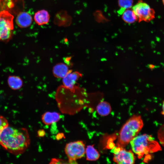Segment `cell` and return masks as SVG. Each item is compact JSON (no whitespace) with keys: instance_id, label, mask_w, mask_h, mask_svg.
I'll return each instance as SVG.
<instances>
[{"instance_id":"cell-1","label":"cell","mask_w":164,"mask_h":164,"mask_svg":"<svg viewBox=\"0 0 164 164\" xmlns=\"http://www.w3.org/2000/svg\"><path fill=\"white\" fill-rule=\"evenodd\" d=\"M30 142L28 131L25 128H18L8 126L0 135V145L5 150L15 155L23 153Z\"/></svg>"},{"instance_id":"cell-2","label":"cell","mask_w":164,"mask_h":164,"mask_svg":"<svg viewBox=\"0 0 164 164\" xmlns=\"http://www.w3.org/2000/svg\"><path fill=\"white\" fill-rule=\"evenodd\" d=\"M143 126L140 116L134 115L129 118L122 126L119 133L117 146L125 147L137 136Z\"/></svg>"},{"instance_id":"cell-3","label":"cell","mask_w":164,"mask_h":164,"mask_svg":"<svg viewBox=\"0 0 164 164\" xmlns=\"http://www.w3.org/2000/svg\"><path fill=\"white\" fill-rule=\"evenodd\" d=\"M81 89L75 86L73 88H67L63 85L58 89L56 95V98L59 107L64 112L72 113L73 106L80 104V91ZM75 109V108H74Z\"/></svg>"},{"instance_id":"cell-4","label":"cell","mask_w":164,"mask_h":164,"mask_svg":"<svg viewBox=\"0 0 164 164\" xmlns=\"http://www.w3.org/2000/svg\"><path fill=\"white\" fill-rule=\"evenodd\" d=\"M130 143L132 151L139 158L160 149L159 145L153 137L146 134L137 135Z\"/></svg>"},{"instance_id":"cell-5","label":"cell","mask_w":164,"mask_h":164,"mask_svg":"<svg viewBox=\"0 0 164 164\" xmlns=\"http://www.w3.org/2000/svg\"><path fill=\"white\" fill-rule=\"evenodd\" d=\"M85 145L83 141L78 140L66 144L64 151L69 163L75 164L77 160L81 158L85 154Z\"/></svg>"},{"instance_id":"cell-6","label":"cell","mask_w":164,"mask_h":164,"mask_svg":"<svg viewBox=\"0 0 164 164\" xmlns=\"http://www.w3.org/2000/svg\"><path fill=\"white\" fill-rule=\"evenodd\" d=\"M13 16L7 11L0 12V41H8L13 29Z\"/></svg>"},{"instance_id":"cell-7","label":"cell","mask_w":164,"mask_h":164,"mask_svg":"<svg viewBox=\"0 0 164 164\" xmlns=\"http://www.w3.org/2000/svg\"><path fill=\"white\" fill-rule=\"evenodd\" d=\"M138 22H149L153 20L155 16V12L149 5L142 0L138 2L132 8Z\"/></svg>"},{"instance_id":"cell-8","label":"cell","mask_w":164,"mask_h":164,"mask_svg":"<svg viewBox=\"0 0 164 164\" xmlns=\"http://www.w3.org/2000/svg\"><path fill=\"white\" fill-rule=\"evenodd\" d=\"M111 152L114 154V161L118 164H132L135 162V158L132 151L117 146Z\"/></svg>"},{"instance_id":"cell-9","label":"cell","mask_w":164,"mask_h":164,"mask_svg":"<svg viewBox=\"0 0 164 164\" xmlns=\"http://www.w3.org/2000/svg\"><path fill=\"white\" fill-rule=\"evenodd\" d=\"M82 76V74L79 72H72L70 70L63 79V85L68 88H73L75 86L77 81Z\"/></svg>"},{"instance_id":"cell-10","label":"cell","mask_w":164,"mask_h":164,"mask_svg":"<svg viewBox=\"0 0 164 164\" xmlns=\"http://www.w3.org/2000/svg\"><path fill=\"white\" fill-rule=\"evenodd\" d=\"M32 18L31 15L27 12H22L17 15L16 22L19 27L25 28L30 26L32 22Z\"/></svg>"},{"instance_id":"cell-11","label":"cell","mask_w":164,"mask_h":164,"mask_svg":"<svg viewBox=\"0 0 164 164\" xmlns=\"http://www.w3.org/2000/svg\"><path fill=\"white\" fill-rule=\"evenodd\" d=\"M68 66L65 64L59 63L53 67V73L54 76L56 78H63L70 71Z\"/></svg>"},{"instance_id":"cell-12","label":"cell","mask_w":164,"mask_h":164,"mask_svg":"<svg viewBox=\"0 0 164 164\" xmlns=\"http://www.w3.org/2000/svg\"><path fill=\"white\" fill-rule=\"evenodd\" d=\"M50 19V15L48 12L44 9L37 12L34 15V20L38 25H45L48 23Z\"/></svg>"},{"instance_id":"cell-13","label":"cell","mask_w":164,"mask_h":164,"mask_svg":"<svg viewBox=\"0 0 164 164\" xmlns=\"http://www.w3.org/2000/svg\"><path fill=\"white\" fill-rule=\"evenodd\" d=\"M60 115L58 113L54 112H46L42 115L41 120L45 125H50L58 121L60 119Z\"/></svg>"},{"instance_id":"cell-14","label":"cell","mask_w":164,"mask_h":164,"mask_svg":"<svg viewBox=\"0 0 164 164\" xmlns=\"http://www.w3.org/2000/svg\"><path fill=\"white\" fill-rule=\"evenodd\" d=\"M7 82L9 87L13 90L20 89L23 85L22 79L19 77L15 75L9 76L8 77Z\"/></svg>"},{"instance_id":"cell-15","label":"cell","mask_w":164,"mask_h":164,"mask_svg":"<svg viewBox=\"0 0 164 164\" xmlns=\"http://www.w3.org/2000/svg\"><path fill=\"white\" fill-rule=\"evenodd\" d=\"M121 15L122 19L126 23L132 24L137 21L136 16L131 8L125 10Z\"/></svg>"},{"instance_id":"cell-16","label":"cell","mask_w":164,"mask_h":164,"mask_svg":"<svg viewBox=\"0 0 164 164\" xmlns=\"http://www.w3.org/2000/svg\"><path fill=\"white\" fill-rule=\"evenodd\" d=\"M96 109L98 113L102 116L108 115L111 110L109 103L105 101L100 102L97 107Z\"/></svg>"},{"instance_id":"cell-17","label":"cell","mask_w":164,"mask_h":164,"mask_svg":"<svg viewBox=\"0 0 164 164\" xmlns=\"http://www.w3.org/2000/svg\"><path fill=\"white\" fill-rule=\"evenodd\" d=\"M86 159L89 161H96L100 157V154L93 145L87 146L85 149Z\"/></svg>"},{"instance_id":"cell-18","label":"cell","mask_w":164,"mask_h":164,"mask_svg":"<svg viewBox=\"0 0 164 164\" xmlns=\"http://www.w3.org/2000/svg\"><path fill=\"white\" fill-rule=\"evenodd\" d=\"M134 0H118V3L120 9L118 11L121 14L125 9H131L133 5Z\"/></svg>"},{"instance_id":"cell-19","label":"cell","mask_w":164,"mask_h":164,"mask_svg":"<svg viewBox=\"0 0 164 164\" xmlns=\"http://www.w3.org/2000/svg\"><path fill=\"white\" fill-rule=\"evenodd\" d=\"M9 126L7 120L2 116L0 115V135L3 130Z\"/></svg>"},{"instance_id":"cell-20","label":"cell","mask_w":164,"mask_h":164,"mask_svg":"<svg viewBox=\"0 0 164 164\" xmlns=\"http://www.w3.org/2000/svg\"><path fill=\"white\" fill-rule=\"evenodd\" d=\"M158 137L161 143L164 146V125L159 130L158 132Z\"/></svg>"},{"instance_id":"cell-21","label":"cell","mask_w":164,"mask_h":164,"mask_svg":"<svg viewBox=\"0 0 164 164\" xmlns=\"http://www.w3.org/2000/svg\"><path fill=\"white\" fill-rule=\"evenodd\" d=\"M69 163L68 161L60 159L57 158H53L51 160L50 164H66Z\"/></svg>"},{"instance_id":"cell-22","label":"cell","mask_w":164,"mask_h":164,"mask_svg":"<svg viewBox=\"0 0 164 164\" xmlns=\"http://www.w3.org/2000/svg\"><path fill=\"white\" fill-rule=\"evenodd\" d=\"M37 133L38 136L40 137H44L46 134V133L44 130L42 129L38 130L37 131Z\"/></svg>"},{"instance_id":"cell-23","label":"cell","mask_w":164,"mask_h":164,"mask_svg":"<svg viewBox=\"0 0 164 164\" xmlns=\"http://www.w3.org/2000/svg\"><path fill=\"white\" fill-rule=\"evenodd\" d=\"M64 136V135L63 133H59L56 136V138L57 140H60L62 139Z\"/></svg>"},{"instance_id":"cell-24","label":"cell","mask_w":164,"mask_h":164,"mask_svg":"<svg viewBox=\"0 0 164 164\" xmlns=\"http://www.w3.org/2000/svg\"><path fill=\"white\" fill-rule=\"evenodd\" d=\"M162 114L164 116V101L163 102V104L162 105Z\"/></svg>"},{"instance_id":"cell-25","label":"cell","mask_w":164,"mask_h":164,"mask_svg":"<svg viewBox=\"0 0 164 164\" xmlns=\"http://www.w3.org/2000/svg\"><path fill=\"white\" fill-rule=\"evenodd\" d=\"M162 1L163 3V4L164 5V0H162Z\"/></svg>"}]
</instances>
